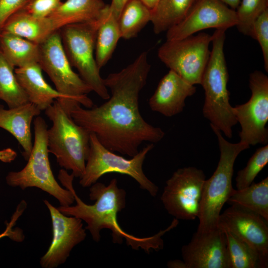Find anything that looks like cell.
Segmentation results:
<instances>
[{"label":"cell","mask_w":268,"mask_h":268,"mask_svg":"<svg viewBox=\"0 0 268 268\" xmlns=\"http://www.w3.org/2000/svg\"><path fill=\"white\" fill-rule=\"evenodd\" d=\"M0 50L14 68L39 62V45L9 33L0 31Z\"/></svg>","instance_id":"obj_23"},{"label":"cell","mask_w":268,"mask_h":268,"mask_svg":"<svg viewBox=\"0 0 268 268\" xmlns=\"http://www.w3.org/2000/svg\"><path fill=\"white\" fill-rule=\"evenodd\" d=\"M151 10L139 0H128L118 19L122 38L136 37L151 21Z\"/></svg>","instance_id":"obj_27"},{"label":"cell","mask_w":268,"mask_h":268,"mask_svg":"<svg viewBox=\"0 0 268 268\" xmlns=\"http://www.w3.org/2000/svg\"><path fill=\"white\" fill-rule=\"evenodd\" d=\"M72 180H66L62 183L67 189L73 194L76 204L74 206H60L58 209L67 216H74L87 223L85 229L90 233L92 239L99 242L101 229L107 228L112 231L114 243L121 244L124 239L128 245L137 250L142 249L149 253L151 250L158 251L163 247L162 236L173 228L170 224L164 230L150 237L139 238L125 232L119 225L117 215L126 207V192L118 186L116 179H112L106 186L101 183L92 185L89 189V199L95 201L93 204L84 202L76 195Z\"/></svg>","instance_id":"obj_2"},{"label":"cell","mask_w":268,"mask_h":268,"mask_svg":"<svg viewBox=\"0 0 268 268\" xmlns=\"http://www.w3.org/2000/svg\"><path fill=\"white\" fill-rule=\"evenodd\" d=\"M231 8L236 10L238 7L241 0H220Z\"/></svg>","instance_id":"obj_38"},{"label":"cell","mask_w":268,"mask_h":268,"mask_svg":"<svg viewBox=\"0 0 268 268\" xmlns=\"http://www.w3.org/2000/svg\"><path fill=\"white\" fill-rule=\"evenodd\" d=\"M268 163V144L258 148L243 169L238 171L235 178L237 190L249 186Z\"/></svg>","instance_id":"obj_30"},{"label":"cell","mask_w":268,"mask_h":268,"mask_svg":"<svg viewBox=\"0 0 268 268\" xmlns=\"http://www.w3.org/2000/svg\"><path fill=\"white\" fill-rule=\"evenodd\" d=\"M42 71L38 63L14 68L16 77L30 102L41 111H45L55 100L65 107L80 104L53 88L45 80Z\"/></svg>","instance_id":"obj_18"},{"label":"cell","mask_w":268,"mask_h":268,"mask_svg":"<svg viewBox=\"0 0 268 268\" xmlns=\"http://www.w3.org/2000/svg\"><path fill=\"white\" fill-rule=\"evenodd\" d=\"M28 0H0V30L8 18L23 8Z\"/></svg>","instance_id":"obj_34"},{"label":"cell","mask_w":268,"mask_h":268,"mask_svg":"<svg viewBox=\"0 0 268 268\" xmlns=\"http://www.w3.org/2000/svg\"><path fill=\"white\" fill-rule=\"evenodd\" d=\"M225 235L230 268H266L268 257L256 250L226 226L218 225Z\"/></svg>","instance_id":"obj_24"},{"label":"cell","mask_w":268,"mask_h":268,"mask_svg":"<svg viewBox=\"0 0 268 268\" xmlns=\"http://www.w3.org/2000/svg\"><path fill=\"white\" fill-rule=\"evenodd\" d=\"M205 179L203 171L195 167L176 170L166 182L161 197L167 212L177 219L198 218Z\"/></svg>","instance_id":"obj_12"},{"label":"cell","mask_w":268,"mask_h":268,"mask_svg":"<svg viewBox=\"0 0 268 268\" xmlns=\"http://www.w3.org/2000/svg\"><path fill=\"white\" fill-rule=\"evenodd\" d=\"M98 19L72 24L62 27L60 33L63 46L71 67L78 71L81 79L99 97L104 100L110 97L100 68L96 62L94 51Z\"/></svg>","instance_id":"obj_8"},{"label":"cell","mask_w":268,"mask_h":268,"mask_svg":"<svg viewBox=\"0 0 268 268\" xmlns=\"http://www.w3.org/2000/svg\"><path fill=\"white\" fill-rule=\"evenodd\" d=\"M41 112L30 102L8 109L0 105V128L8 132L16 139L23 149L22 154L26 160H28L33 147L31 123Z\"/></svg>","instance_id":"obj_19"},{"label":"cell","mask_w":268,"mask_h":268,"mask_svg":"<svg viewBox=\"0 0 268 268\" xmlns=\"http://www.w3.org/2000/svg\"><path fill=\"white\" fill-rule=\"evenodd\" d=\"M98 19L95 57L101 69L111 58L121 36L118 18L111 10L109 4H106Z\"/></svg>","instance_id":"obj_22"},{"label":"cell","mask_w":268,"mask_h":268,"mask_svg":"<svg viewBox=\"0 0 268 268\" xmlns=\"http://www.w3.org/2000/svg\"><path fill=\"white\" fill-rule=\"evenodd\" d=\"M39 46L38 64L49 76L56 89L86 108L93 107V101L87 96L92 91L72 69L63 46L60 30L52 33Z\"/></svg>","instance_id":"obj_9"},{"label":"cell","mask_w":268,"mask_h":268,"mask_svg":"<svg viewBox=\"0 0 268 268\" xmlns=\"http://www.w3.org/2000/svg\"><path fill=\"white\" fill-rule=\"evenodd\" d=\"M57 30L49 17H37L22 8L8 18L0 31L17 35L40 45Z\"/></svg>","instance_id":"obj_20"},{"label":"cell","mask_w":268,"mask_h":268,"mask_svg":"<svg viewBox=\"0 0 268 268\" xmlns=\"http://www.w3.org/2000/svg\"><path fill=\"white\" fill-rule=\"evenodd\" d=\"M128 0H112L109 4L111 10L118 19L121 12Z\"/></svg>","instance_id":"obj_36"},{"label":"cell","mask_w":268,"mask_h":268,"mask_svg":"<svg viewBox=\"0 0 268 268\" xmlns=\"http://www.w3.org/2000/svg\"><path fill=\"white\" fill-rule=\"evenodd\" d=\"M212 35L204 32L186 38L166 40L158 49L159 59L185 80L201 84L208 61Z\"/></svg>","instance_id":"obj_10"},{"label":"cell","mask_w":268,"mask_h":268,"mask_svg":"<svg viewBox=\"0 0 268 268\" xmlns=\"http://www.w3.org/2000/svg\"><path fill=\"white\" fill-rule=\"evenodd\" d=\"M253 39L257 40L263 54L265 70L268 71V8L264 11L255 20Z\"/></svg>","instance_id":"obj_31"},{"label":"cell","mask_w":268,"mask_h":268,"mask_svg":"<svg viewBox=\"0 0 268 268\" xmlns=\"http://www.w3.org/2000/svg\"><path fill=\"white\" fill-rule=\"evenodd\" d=\"M90 148L83 175L79 184L84 188L90 187L102 176L109 173L127 175L134 179L140 188L152 196H156L159 188L145 175L143 164L147 154L154 147L150 143L139 150L132 158L128 159L106 148L98 140L96 135L90 134Z\"/></svg>","instance_id":"obj_7"},{"label":"cell","mask_w":268,"mask_h":268,"mask_svg":"<svg viewBox=\"0 0 268 268\" xmlns=\"http://www.w3.org/2000/svg\"><path fill=\"white\" fill-rule=\"evenodd\" d=\"M27 203L24 200L21 201L17 207V208L12 215L10 221L7 223L5 230L0 234V239L3 237L8 236L12 240L21 242L23 240L24 236L21 229L15 228L14 230L12 229L17 220L22 215L24 210L26 208Z\"/></svg>","instance_id":"obj_33"},{"label":"cell","mask_w":268,"mask_h":268,"mask_svg":"<svg viewBox=\"0 0 268 268\" xmlns=\"http://www.w3.org/2000/svg\"><path fill=\"white\" fill-rule=\"evenodd\" d=\"M196 87L172 70L161 79L148 101L152 111L170 117L181 113L186 99L193 95Z\"/></svg>","instance_id":"obj_17"},{"label":"cell","mask_w":268,"mask_h":268,"mask_svg":"<svg viewBox=\"0 0 268 268\" xmlns=\"http://www.w3.org/2000/svg\"><path fill=\"white\" fill-rule=\"evenodd\" d=\"M251 96L246 103L232 107L233 113L241 126L240 141L250 145L268 142V77L261 71L250 74Z\"/></svg>","instance_id":"obj_11"},{"label":"cell","mask_w":268,"mask_h":268,"mask_svg":"<svg viewBox=\"0 0 268 268\" xmlns=\"http://www.w3.org/2000/svg\"><path fill=\"white\" fill-rule=\"evenodd\" d=\"M45 113L52 123L47 130L49 153L55 156L60 167L80 178L89 154L90 133L76 124L57 100Z\"/></svg>","instance_id":"obj_4"},{"label":"cell","mask_w":268,"mask_h":268,"mask_svg":"<svg viewBox=\"0 0 268 268\" xmlns=\"http://www.w3.org/2000/svg\"><path fill=\"white\" fill-rule=\"evenodd\" d=\"M44 202L50 213L53 238L40 264L43 268H55L65 263L72 249L85 239L86 229L80 219L64 214L47 200Z\"/></svg>","instance_id":"obj_14"},{"label":"cell","mask_w":268,"mask_h":268,"mask_svg":"<svg viewBox=\"0 0 268 268\" xmlns=\"http://www.w3.org/2000/svg\"><path fill=\"white\" fill-rule=\"evenodd\" d=\"M198 0H160L151 9L154 32H167L187 16Z\"/></svg>","instance_id":"obj_25"},{"label":"cell","mask_w":268,"mask_h":268,"mask_svg":"<svg viewBox=\"0 0 268 268\" xmlns=\"http://www.w3.org/2000/svg\"><path fill=\"white\" fill-rule=\"evenodd\" d=\"M225 30L216 29L212 35V47L201 85L204 91L202 114L214 128L229 138L237 123L230 103L227 89L228 72L224 53Z\"/></svg>","instance_id":"obj_3"},{"label":"cell","mask_w":268,"mask_h":268,"mask_svg":"<svg viewBox=\"0 0 268 268\" xmlns=\"http://www.w3.org/2000/svg\"><path fill=\"white\" fill-rule=\"evenodd\" d=\"M181 253L186 268H230L225 235L219 226L197 231Z\"/></svg>","instance_id":"obj_15"},{"label":"cell","mask_w":268,"mask_h":268,"mask_svg":"<svg viewBox=\"0 0 268 268\" xmlns=\"http://www.w3.org/2000/svg\"><path fill=\"white\" fill-rule=\"evenodd\" d=\"M218 225L226 226L261 254L268 257V221L259 214L231 205L220 214Z\"/></svg>","instance_id":"obj_16"},{"label":"cell","mask_w":268,"mask_h":268,"mask_svg":"<svg viewBox=\"0 0 268 268\" xmlns=\"http://www.w3.org/2000/svg\"><path fill=\"white\" fill-rule=\"evenodd\" d=\"M150 10L153 9L160 0H139Z\"/></svg>","instance_id":"obj_39"},{"label":"cell","mask_w":268,"mask_h":268,"mask_svg":"<svg viewBox=\"0 0 268 268\" xmlns=\"http://www.w3.org/2000/svg\"><path fill=\"white\" fill-rule=\"evenodd\" d=\"M0 99L9 108L29 102L28 97L19 83L14 68L7 62L0 50Z\"/></svg>","instance_id":"obj_28"},{"label":"cell","mask_w":268,"mask_h":268,"mask_svg":"<svg viewBox=\"0 0 268 268\" xmlns=\"http://www.w3.org/2000/svg\"><path fill=\"white\" fill-rule=\"evenodd\" d=\"M34 141L25 167L19 171H11L6 177L7 184L24 190L36 187L55 197L61 206H69L75 201L71 191L62 188L53 174L48 148V126L44 119L37 116L34 120Z\"/></svg>","instance_id":"obj_6"},{"label":"cell","mask_w":268,"mask_h":268,"mask_svg":"<svg viewBox=\"0 0 268 268\" xmlns=\"http://www.w3.org/2000/svg\"><path fill=\"white\" fill-rule=\"evenodd\" d=\"M226 202L253 211L268 221V177L240 190H234Z\"/></svg>","instance_id":"obj_26"},{"label":"cell","mask_w":268,"mask_h":268,"mask_svg":"<svg viewBox=\"0 0 268 268\" xmlns=\"http://www.w3.org/2000/svg\"><path fill=\"white\" fill-rule=\"evenodd\" d=\"M237 22L235 10L220 0H198L184 19L166 32V40L183 39L209 28L226 31Z\"/></svg>","instance_id":"obj_13"},{"label":"cell","mask_w":268,"mask_h":268,"mask_svg":"<svg viewBox=\"0 0 268 268\" xmlns=\"http://www.w3.org/2000/svg\"><path fill=\"white\" fill-rule=\"evenodd\" d=\"M215 134L220 150L217 167L208 179H205L200 203L198 232H203L218 227L220 212L234 191L232 180L235 161L239 154L250 148L246 143L229 142L218 130L211 127Z\"/></svg>","instance_id":"obj_5"},{"label":"cell","mask_w":268,"mask_h":268,"mask_svg":"<svg viewBox=\"0 0 268 268\" xmlns=\"http://www.w3.org/2000/svg\"><path fill=\"white\" fill-rule=\"evenodd\" d=\"M268 8V0H241L235 10L237 18L236 26L238 31L253 38V23Z\"/></svg>","instance_id":"obj_29"},{"label":"cell","mask_w":268,"mask_h":268,"mask_svg":"<svg viewBox=\"0 0 268 268\" xmlns=\"http://www.w3.org/2000/svg\"><path fill=\"white\" fill-rule=\"evenodd\" d=\"M167 266L169 268H186L184 262L180 260L171 261L168 263Z\"/></svg>","instance_id":"obj_37"},{"label":"cell","mask_w":268,"mask_h":268,"mask_svg":"<svg viewBox=\"0 0 268 268\" xmlns=\"http://www.w3.org/2000/svg\"><path fill=\"white\" fill-rule=\"evenodd\" d=\"M62 2V0H28L23 8L34 16L45 18L49 17Z\"/></svg>","instance_id":"obj_32"},{"label":"cell","mask_w":268,"mask_h":268,"mask_svg":"<svg viewBox=\"0 0 268 268\" xmlns=\"http://www.w3.org/2000/svg\"><path fill=\"white\" fill-rule=\"evenodd\" d=\"M106 5L103 0H66L49 17L59 30L67 25L97 19Z\"/></svg>","instance_id":"obj_21"},{"label":"cell","mask_w":268,"mask_h":268,"mask_svg":"<svg viewBox=\"0 0 268 268\" xmlns=\"http://www.w3.org/2000/svg\"><path fill=\"white\" fill-rule=\"evenodd\" d=\"M147 56V51L142 52L126 67L103 78L111 94L105 102L86 109L78 105L70 111L73 121L94 133L106 148L131 157L143 142L157 143L165 135L139 111V94L150 70Z\"/></svg>","instance_id":"obj_1"},{"label":"cell","mask_w":268,"mask_h":268,"mask_svg":"<svg viewBox=\"0 0 268 268\" xmlns=\"http://www.w3.org/2000/svg\"><path fill=\"white\" fill-rule=\"evenodd\" d=\"M17 156V153L11 148L0 150V161L4 163H10Z\"/></svg>","instance_id":"obj_35"}]
</instances>
